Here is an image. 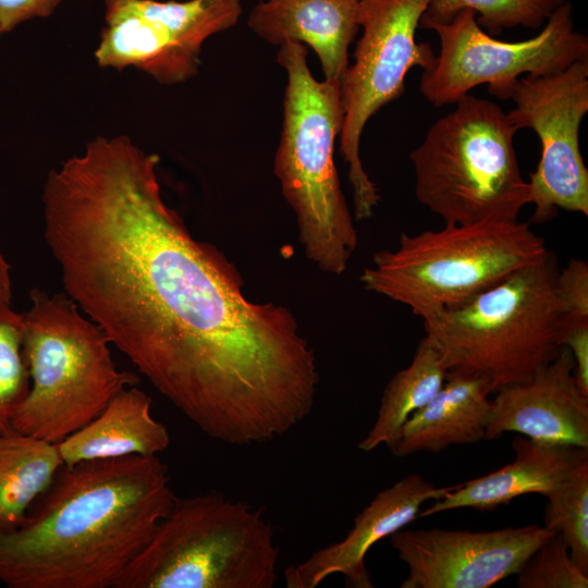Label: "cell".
I'll list each match as a JSON object with an SVG mask.
<instances>
[{
  "instance_id": "1",
  "label": "cell",
  "mask_w": 588,
  "mask_h": 588,
  "mask_svg": "<svg viewBox=\"0 0 588 588\" xmlns=\"http://www.w3.org/2000/svg\"><path fill=\"white\" fill-rule=\"evenodd\" d=\"M159 160L97 136L49 171L44 235L65 294L205 434L274 440L313 412L315 352L290 309L249 301L234 264L191 234Z\"/></svg>"
},
{
  "instance_id": "2",
  "label": "cell",
  "mask_w": 588,
  "mask_h": 588,
  "mask_svg": "<svg viewBox=\"0 0 588 588\" xmlns=\"http://www.w3.org/2000/svg\"><path fill=\"white\" fill-rule=\"evenodd\" d=\"M175 499L158 455L63 464L24 522L0 532V583L115 588Z\"/></svg>"
},
{
  "instance_id": "3",
  "label": "cell",
  "mask_w": 588,
  "mask_h": 588,
  "mask_svg": "<svg viewBox=\"0 0 588 588\" xmlns=\"http://www.w3.org/2000/svg\"><path fill=\"white\" fill-rule=\"evenodd\" d=\"M307 54L295 41L282 44L278 52L287 83L273 170L295 213L306 257L321 271L340 275L358 242L333 158L343 123L340 84L316 79Z\"/></svg>"
},
{
  "instance_id": "4",
  "label": "cell",
  "mask_w": 588,
  "mask_h": 588,
  "mask_svg": "<svg viewBox=\"0 0 588 588\" xmlns=\"http://www.w3.org/2000/svg\"><path fill=\"white\" fill-rule=\"evenodd\" d=\"M559 269L549 252L492 287L424 320L448 373L482 380L491 394L529 380L561 348Z\"/></svg>"
},
{
  "instance_id": "5",
  "label": "cell",
  "mask_w": 588,
  "mask_h": 588,
  "mask_svg": "<svg viewBox=\"0 0 588 588\" xmlns=\"http://www.w3.org/2000/svg\"><path fill=\"white\" fill-rule=\"evenodd\" d=\"M23 314L22 348L30 388L12 428L58 444L138 382L113 362L103 330L66 294L34 287Z\"/></svg>"
},
{
  "instance_id": "6",
  "label": "cell",
  "mask_w": 588,
  "mask_h": 588,
  "mask_svg": "<svg viewBox=\"0 0 588 588\" xmlns=\"http://www.w3.org/2000/svg\"><path fill=\"white\" fill-rule=\"evenodd\" d=\"M278 561L262 512L211 490L176 497L115 588H272Z\"/></svg>"
},
{
  "instance_id": "7",
  "label": "cell",
  "mask_w": 588,
  "mask_h": 588,
  "mask_svg": "<svg viewBox=\"0 0 588 588\" xmlns=\"http://www.w3.org/2000/svg\"><path fill=\"white\" fill-rule=\"evenodd\" d=\"M409 155L417 200L445 223L518 220L531 201L501 106L466 94Z\"/></svg>"
},
{
  "instance_id": "8",
  "label": "cell",
  "mask_w": 588,
  "mask_h": 588,
  "mask_svg": "<svg viewBox=\"0 0 588 588\" xmlns=\"http://www.w3.org/2000/svg\"><path fill=\"white\" fill-rule=\"evenodd\" d=\"M550 250L529 223H445L438 231L402 233L377 252L359 277L364 289L409 307L425 319L500 283Z\"/></svg>"
},
{
  "instance_id": "9",
  "label": "cell",
  "mask_w": 588,
  "mask_h": 588,
  "mask_svg": "<svg viewBox=\"0 0 588 588\" xmlns=\"http://www.w3.org/2000/svg\"><path fill=\"white\" fill-rule=\"evenodd\" d=\"M431 0H359L362 36L354 63L340 84L343 123L340 152L348 168L355 218H370L380 196L366 173L359 144L368 120L404 91L408 71L429 70L436 60L431 46L416 41V29Z\"/></svg>"
},
{
  "instance_id": "10",
  "label": "cell",
  "mask_w": 588,
  "mask_h": 588,
  "mask_svg": "<svg viewBox=\"0 0 588 588\" xmlns=\"http://www.w3.org/2000/svg\"><path fill=\"white\" fill-rule=\"evenodd\" d=\"M430 29L439 36L440 51L433 65L422 71L419 91L434 107L455 103L483 84L492 96L507 100L519 77L560 72L588 58V38L575 28L568 1L527 40L493 38L479 26L470 9Z\"/></svg>"
},
{
  "instance_id": "11",
  "label": "cell",
  "mask_w": 588,
  "mask_h": 588,
  "mask_svg": "<svg viewBox=\"0 0 588 588\" xmlns=\"http://www.w3.org/2000/svg\"><path fill=\"white\" fill-rule=\"evenodd\" d=\"M95 60L101 68L137 69L163 85L198 73L204 42L234 26L241 0H105Z\"/></svg>"
},
{
  "instance_id": "12",
  "label": "cell",
  "mask_w": 588,
  "mask_h": 588,
  "mask_svg": "<svg viewBox=\"0 0 588 588\" xmlns=\"http://www.w3.org/2000/svg\"><path fill=\"white\" fill-rule=\"evenodd\" d=\"M507 112L519 131L532 130L541 156L528 181L532 222L558 209L588 216V169L579 148V127L588 112V58L546 75H524L511 89Z\"/></svg>"
},
{
  "instance_id": "13",
  "label": "cell",
  "mask_w": 588,
  "mask_h": 588,
  "mask_svg": "<svg viewBox=\"0 0 588 588\" xmlns=\"http://www.w3.org/2000/svg\"><path fill=\"white\" fill-rule=\"evenodd\" d=\"M554 534L531 524L480 531L403 528L388 539L408 569L401 588H489L516 575Z\"/></svg>"
},
{
  "instance_id": "14",
  "label": "cell",
  "mask_w": 588,
  "mask_h": 588,
  "mask_svg": "<svg viewBox=\"0 0 588 588\" xmlns=\"http://www.w3.org/2000/svg\"><path fill=\"white\" fill-rule=\"evenodd\" d=\"M486 416L485 439L505 432L588 448V395L577 384L566 346L523 383L498 390Z\"/></svg>"
},
{
  "instance_id": "15",
  "label": "cell",
  "mask_w": 588,
  "mask_h": 588,
  "mask_svg": "<svg viewBox=\"0 0 588 588\" xmlns=\"http://www.w3.org/2000/svg\"><path fill=\"white\" fill-rule=\"evenodd\" d=\"M455 486L436 487L417 474L408 475L376 494L355 517L340 541L318 549L284 571L287 588H316L332 575H342L351 588H372L366 567L368 551L380 540L403 529L429 500H439Z\"/></svg>"
},
{
  "instance_id": "16",
  "label": "cell",
  "mask_w": 588,
  "mask_h": 588,
  "mask_svg": "<svg viewBox=\"0 0 588 588\" xmlns=\"http://www.w3.org/2000/svg\"><path fill=\"white\" fill-rule=\"evenodd\" d=\"M514 460L486 476L455 485L444 497L419 512L418 517L471 507L495 510L524 494L549 498L588 465V448L514 437Z\"/></svg>"
},
{
  "instance_id": "17",
  "label": "cell",
  "mask_w": 588,
  "mask_h": 588,
  "mask_svg": "<svg viewBox=\"0 0 588 588\" xmlns=\"http://www.w3.org/2000/svg\"><path fill=\"white\" fill-rule=\"evenodd\" d=\"M248 27L271 45L306 44L324 79L341 84L348 48L360 29L359 0H266L249 12Z\"/></svg>"
},
{
  "instance_id": "18",
  "label": "cell",
  "mask_w": 588,
  "mask_h": 588,
  "mask_svg": "<svg viewBox=\"0 0 588 588\" xmlns=\"http://www.w3.org/2000/svg\"><path fill=\"white\" fill-rule=\"evenodd\" d=\"M151 402L147 393L134 385L122 390L96 418L57 444L63 464L151 456L166 451L170 433L152 416Z\"/></svg>"
},
{
  "instance_id": "19",
  "label": "cell",
  "mask_w": 588,
  "mask_h": 588,
  "mask_svg": "<svg viewBox=\"0 0 588 588\" xmlns=\"http://www.w3.org/2000/svg\"><path fill=\"white\" fill-rule=\"evenodd\" d=\"M490 394L480 379L448 373L439 392L405 422L392 453L399 457L438 453L485 439Z\"/></svg>"
},
{
  "instance_id": "20",
  "label": "cell",
  "mask_w": 588,
  "mask_h": 588,
  "mask_svg": "<svg viewBox=\"0 0 588 588\" xmlns=\"http://www.w3.org/2000/svg\"><path fill=\"white\" fill-rule=\"evenodd\" d=\"M62 465L56 443L13 428L0 432V532L24 522Z\"/></svg>"
},
{
  "instance_id": "21",
  "label": "cell",
  "mask_w": 588,
  "mask_h": 588,
  "mask_svg": "<svg viewBox=\"0 0 588 588\" xmlns=\"http://www.w3.org/2000/svg\"><path fill=\"white\" fill-rule=\"evenodd\" d=\"M448 370L433 345L424 336L411 364L397 371L383 390L375 422L357 443L363 452L397 442L408 418L442 388Z\"/></svg>"
},
{
  "instance_id": "22",
  "label": "cell",
  "mask_w": 588,
  "mask_h": 588,
  "mask_svg": "<svg viewBox=\"0 0 588 588\" xmlns=\"http://www.w3.org/2000/svg\"><path fill=\"white\" fill-rule=\"evenodd\" d=\"M567 0H431L420 17L419 25L430 29L434 25L448 24L463 9L478 14L476 20L490 36L505 28L523 26L540 27L550 15Z\"/></svg>"
},
{
  "instance_id": "23",
  "label": "cell",
  "mask_w": 588,
  "mask_h": 588,
  "mask_svg": "<svg viewBox=\"0 0 588 588\" xmlns=\"http://www.w3.org/2000/svg\"><path fill=\"white\" fill-rule=\"evenodd\" d=\"M547 499L543 527L561 535L574 563L588 575V465Z\"/></svg>"
},
{
  "instance_id": "24",
  "label": "cell",
  "mask_w": 588,
  "mask_h": 588,
  "mask_svg": "<svg viewBox=\"0 0 588 588\" xmlns=\"http://www.w3.org/2000/svg\"><path fill=\"white\" fill-rule=\"evenodd\" d=\"M22 326L23 314L0 306V432L12 429V417L30 388Z\"/></svg>"
},
{
  "instance_id": "25",
  "label": "cell",
  "mask_w": 588,
  "mask_h": 588,
  "mask_svg": "<svg viewBox=\"0 0 588 588\" xmlns=\"http://www.w3.org/2000/svg\"><path fill=\"white\" fill-rule=\"evenodd\" d=\"M518 588H587L588 575L572 560L560 534L540 546L516 574Z\"/></svg>"
},
{
  "instance_id": "26",
  "label": "cell",
  "mask_w": 588,
  "mask_h": 588,
  "mask_svg": "<svg viewBox=\"0 0 588 588\" xmlns=\"http://www.w3.org/2000/svg\"><path fill=\"white\" fill-rule=\"evenodd\" d=\"M556 290L562 322H588V265L584 259H571L559 270Z\"/></svg>"
},
{
  "instance_id": "27",
  "label": "cell",
  "mask_w": 588,
  "mask_h": 588,
  "mask_svg": "<svg viewBox=\"0 0 588 588\" xmlns=\"http://www.w3.org/2000/svg\"><path fill=\"white\" fill-rule=\"evenodd\" d=\"M63 0H0V27L2 33L35 19L47 17Z\"/></svg>"
},
{
  "instance_id": "28",
  "label": "cell",
  "mask_w": 588,
  "mask_h": 588,
  "mask_svg": "<svg viewBox=\"0 0 588 588\" xmlns=\"http://www.w3.org/2000/svg\"><path fill=\"white\" fill-rule=\"evenodd\" d=\"M10 265L0 253V306L12 304V281L10 274Z\"/></svg>"
},
{
  "instance_id": "29",
  "label": "cell",
  "mask_w": 588,
  "mask_h": 588,
  "mask_svg": "<svg viewBox=\"0 0 588 588\" xmlns=\"http://www.w3.org/2000/svg\"><path fill=\"white\" fill-rule=\"evenodd\" d=\"M1 34H2V32H1V27H0V35H1Z\"/></svg>"
}]
</instances>
